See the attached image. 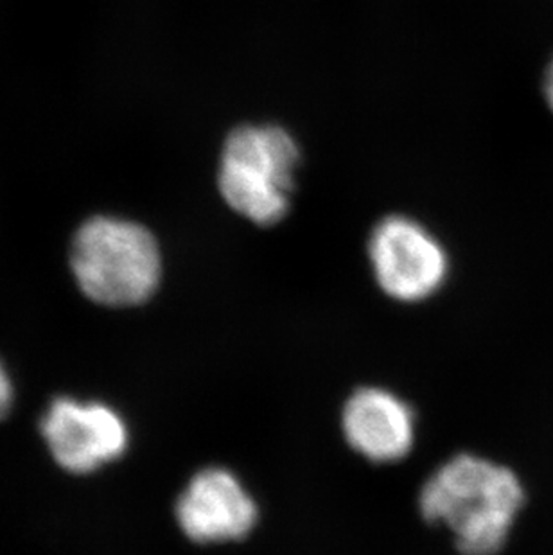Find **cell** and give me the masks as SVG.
Wrapping results in <instances>:
<instances>
[{
	"instance_id": "obj_1",
	"label": "cell",
	"mask_w": 553,
	"mask_h": 555,
	"mask_svg": "<svg viewBox=\"0 0 553 555\" xmlns=\"http://www.w3.org/2000/svg\"><path fill=\"white\" fill-rule=\"evenodd\" d=\"M523 500L522 483L511 469L459 455L426 482L421 511L428 521L453 530L462 554L494 555L505 545Z\"/></svg>"
},
{
	"instance_id": "obj_2",
	"label": "cell",
	"mask_w": 553,
	"mask_h": 555,
	"mask_svg": "<svg viewBox=\"0 0 553 555\" xmlns=\"http://www.w3.org/2000/svg\"><path fill=\"white\" fill-rule=\"evenodd\" d=\"M79 288L105 306H136L150 299L163 273L157 240L131 221L95 216L79 227L70 250Z\"/></svg>"
},
{
	"instance_id": "obj_3",
	"label": "cell",
	"mask_w": 553,
	"mask_h": 555,
	"mask_svg": "<svg viewBox=\"0 0 553 555\" xmlns=\"http://www.w3.org/2000/svg\"><path fill=\"white\" fill-rule=\"evenodd\" d=\"M300 152L279 126H241L224 142L220 191L224 202L257 225H273L290 210Z\"/></svg>"
},
{
	"instance_id": "obj_4",
	"label": "cell",
	"mask_w": 553,
	"mask_h": 555,
	"mask_svg": "<svg viewBox=\"0 0 553 555\" xmlns=\"http://www.w3.org/2000/svg\"><path fill=\"white\" fill-rule=\"evenodd\" d=\"M369 256L383 292L404 302L428 299L448 275L442 245L404 216H390L374 229Z\"/></svg>"
},
{
	"instance_id": "obj_5",
	"label": "cell",
	"mask_w": 553,
	"mask_h": 555,
	"mask_svg": "<svg viewBox=\"0 0 553 555\" xmlns=\"http://www.w3.org/2000/svg\"><path fill=\"white\" fill-rule=\"evenodd\" d=\"M40 428L54 461L76 475L95 472L119 459L128 446L125 421L101 403L56 399Z\"/></svg>"
},
{
	"instance_id": "obj_6",
	"label": "cell",
	"mask_w": 553,
	"mask_h": 555,
	"mask_svg": "<svg viewBox=\"0 0 553 555\" xmlns=\"http://www.w3.org/2000/svg\"><path fill=\"white\" fill-rule=\"evenodd\" d=\"M257 505L240 480L221 467L200 472L177 503V519L189 540H243L257 521Z\"/></svg>"
},
{
	"instance_id": "obj_7",
	"label": "cell",
	"mask_w": 553,
	"mask_h": 555,
	"mask_svg": "<svg viewBox=\"0 0 553 555\" xmlns=\"http://www.w3.org/2000/svg\"><path fill=\"white\" fill-rule=\"evenodd\" d=\"M344 434L371 461H399L412 450L413 412L383 388H361L345 404Z\"/></svg>"
},
{
	"instance_id": "obj_8",
	"label": "cell",
	"mask_w": 553,
	"mask_h": 555,
	"mask_svg": "<svg viewBox=\"0 0 553 555\" xmlns=\"http://www.w3.org/2000/svg\"><path fill=\"white\" fill-rule=\"evenodd\" d=\"M11 403H13V387H11L10 377L0 363V417L8 414Z\"/></svg>"
},
{
	"instance_id": "obj_9",
	"label": "cell",
	"mask_w": 553,
	"mask_h": 555,
	"mask_svg": "<svg viewBox=\"0 0 553 555\" xmlns=\"http://www.w3.org/2000/svg\"><path fill=\"white\" fill-rule=\"evenodd\" d=\"M544 98H546V103L553 112V60L550 67L546 68V74H544Z\"/></svg>"
}]
</instances>
